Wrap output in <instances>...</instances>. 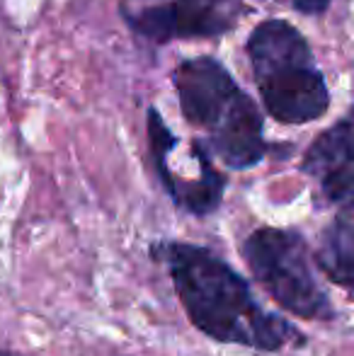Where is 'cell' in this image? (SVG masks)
<instances>
[{"mask_svg":"<svg viewBox=\"0 0 354 356\" xmlns=\"http://www.w3.org/2000/svg\"><path fill=\"white\" fill-rule=\"evenodd\" d=\"M153 254L168 267L189 320L207 337L262 352L303 342V334L282 315L262 308L246 279L211 250L189 243H161Z\"/></svg>","mask_w":354,"mask_h":356,"instance_id":"obj_1","label":"cell"},{"mask_svg":"<svg viewBox=\"0 0 354 356\" xmlns=\"http://www.w3.org/2000/svg\"><path fill=\"white\" fill-rule=\"evenodd\" d=\"M248 56L265 109L282 124H308L330 107V92L311 47L284 19H265L250 32Z\"/></svg>","mask_w":354,"mask_h":356,"instance_id":"obj_3","label":"cell"},{"mask_svg":"<svg viewBox=\"0 0 354 356\" xmlns=\"http://www.w3.org/2000/svg\"><path fill=\"white\" fill-rule=\"evenodd\" d=\"M243 259L255 282L282 305L303 320H332L335 310L318 284L306 240L293 230L260 228L243 243Z\"/></svg>","mask_w":354,"mask_h":356,"instance_id":"obj_4","label":"cell"},{"mask_svg":"<svg viewBox=\"0 0 354 356\" xmlns=\"http://www.w3.org/2000/svg\"><path fill=\"white\" fill-rule=\"evenodd\" d=\"M122 15L134 32L158 44L211 39L236 27L243 0H124Z\"/></svg>","mask_w":354,"mask_h":356,"instance_id":"obj_5","label":"cell"},{"mask_svg":"<svg viewBox=\"0 0 354 356\" xmlns=\"http://www.w3.org/2000/svg\"><path fill=\"white\" fill-rule=\"evenodd\" d=\"M316 262L332 284L354 296V218L340 216L328 225L316 250Z\"/></svg>","mask_w":354,"mask_h":356,"instance_id":"obj_7","label":"cell"},{"mask_svg":"<svg viewBox=\"0 0 354 356\" xmlns=\"http://www.w3.org/2000/svg\"><path fill=\"white\" fill-rule=\"evenodd\" d=\"M303 172L330 204L354 209V112L313 141L303 158Z\"/></svg>","mask_w":354,"mask_h":356,"instance_id":"obj_6","label":"cell"},{"mask_svg":"<svg viewBox=\"0 0 354 356\" xmlns=\"http://www.w3.org/2000/svg\"><path fill=\"white\" fill-rule=\"evenodd\" d=\"M0 356H17V354H8V352H0Z\"/></svg>","mask_w":354,"mask_h":356,"instance_id":"obj_9","label":"cell"},{"mask_svg":"<svg viewBox=\"0 0 354 356\" xmlns=\"http://www.w3.org/2000/svg\"><path fill=\"white\" fill-rule=\"evenodd\" d=\"M179 109L192 127L202 129L209 148L233 170H248L265 158L260 109L236 85L221 61L187 58L172 71Z\"/></svg>","mask_w":354,"mask_h":356,"instance_id":"obj_2","label":"cell"},{"mask_svg":"<svg viewBox=\"0 0 354 356\" xmlns=\"http://www.w3.org/2000/svg\"><path fill=\"white\" fill-rule=\"evenodd\" d=\"M284 3L291 5L293 10H298L303 15H321L325 13L332 0H284Z\"/></svg>","mask_w":354,"mask_h":356,"instance_id":"obj_8","label":"cell"}]
</instances>
